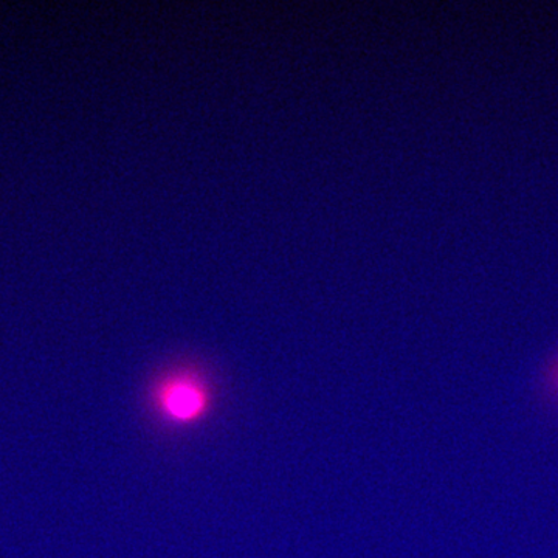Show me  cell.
<instances>
[{"label":"cell","mask_w":558,"mask_h":558,"mask_svg":"<svg viewBox=\"0 0 558 558\" xmlns=\"http://www.w3.org/2000/svg\"><path fill=\"white\" fill-rule=\"evenodd\" d=\"M161 409L178 421H191L205 409V395L194 381L172 380L159 391Z\"/></svg>","instance_id":"6da1fadb"},{"label":"cell","mask_w":558,"mask_h":558,"mask_svg":"<svg viewBox=\"0 0 558 558\" xmlns=\"http://www.w3.org/2000/svg\"><path fill=\"white\" fill-rule=\"evenodd\" d=\"M542 389L545 398L558 405V352L546 365L545 373H543Z\"/></svg>","instance_id":"7a4b0ae2"}]
</instances>
